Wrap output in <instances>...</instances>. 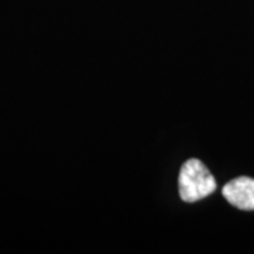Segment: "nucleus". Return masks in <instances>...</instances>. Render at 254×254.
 Instances as JSON below:
<instances>
[{"instance_id":"obj_2","label":"nucleus","mask_w":254,"mask_h":254,"mask_svg":"<svg viewBox=\"0 0 254 254\" xmlns=\"http://www.w3.org/2000/svg\"><path fill=\"white\" fill-rule=\"evenodd\" d=\"M225 199L242 210H254V180L240 177L226 184L222 190Z\"/></svg>"},{"instance_id":"obj_1","label":"nucleus","mask_w":254,"mask_h":254,"mask_svg":"<svg viewBox=\"0 0 254 254\" xmlns=\"http://www.w3.org/2000/svg\"><path fill=\"white\" fill-rule=\"evenodd\" d=\"M178 187L182 200L192 203L213 193L216 181L205 164L196 158H190L181 167Z\"/></svg>"}]
</instances>
